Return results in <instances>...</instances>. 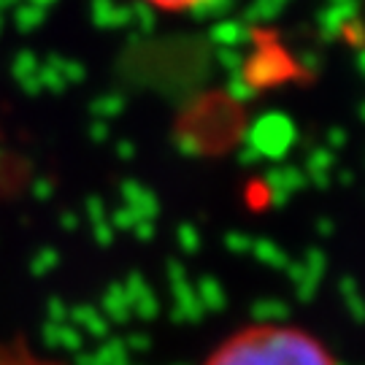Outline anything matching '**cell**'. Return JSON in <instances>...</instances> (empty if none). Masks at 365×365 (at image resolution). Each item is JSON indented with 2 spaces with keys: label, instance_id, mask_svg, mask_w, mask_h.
Wrapping results in <instances>:
<instances>
[{
  "label": "cell",
  "instance_id": "obj_2",
  "mask_svg": "<svg viewBox=\"0 0 365 365\" xmlns=\"http://www.w3.org/2000/svg\"><path fill=\"white\" fill-rule=\"evenodd\" d=\"M149 9H157V11H168V14H182V11H195V9H203L214 0H138Z\"/></svg>",
  "mask_w": 365,
  "mask_h": 365
},
{
  "label": "cell",
  "instance_id": "obj_1",
  "mask_svg": "<svg viewBox=\"0 0 365 365\" xmlns=\"http://www.w3.org/2000/svg\"><path fill=\"white\" fill-rule=\"evenodd\" d=\"M200 365H339L309 330L282 322H260L220 341Z\"/></svg>",
  "mask_w": 365,
  "mask_h": 365
}]
</instances>
